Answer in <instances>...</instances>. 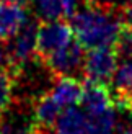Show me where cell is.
I'll return each mask as SVG.
<instances>
[{
    "label": "cell",
    "instance_id": "obj_2",
    "mask_svg": "<svg viewBox=\"0 0 132 134\" xmlns=\"http://www.w3.org/2000/svg\"><path fill=\"white\" fill-rule=\"evenodd\" d=\"M72 39H75V33L72 25L61 21V20H51L38 25V38H36V56L46 59L54 54L56 51L67 46Z\"/></svg>",
    "mask_w": 132,
    "mask_h": 134
},
{
    "label": "cell",
    "instance_id": "obj_4",
    "mask_svg": "<svg viewBox=\"0 0 132 134\" xmlns=\"http://www.w3.org/2000/svg\"><path fill=\"white\" fill-rule=\"evenodd\" d=\"M36 38H38V25L34 21H26L18 35L13 38L11 46L8 49V62L7 67L20 75L25 64L36 54Z\"/></svg>",
    "mask_w": 132,
    "mask_h": 134
},
{
    "label": "cell",
    "instance_id": "obj_6",
    "mask_svg": "<svg viewBox=\"0 0 132 134\" xmlns=\"http://www.w3.org/2000/svg\"><path fill=\"white\" fill-rule=\"evenodd\" d=\"M82 106L87 115H95L114 106L113 102V90H109L108 83L98 82V80L85 79L83 93H82Z\"/></svg>",
    "mask_w": 132,
    "mask_h": 134
},
{
    "label": "cell",
    "instance_id": "obj_13",
    "mask_svg": "<svg viewBox=\"0 0 132 134\" xmlns=\"http://www.w3.org/2000/svg\"><path fill=\"white\" fill-rule=\"evenodd\" d=\"M16 77L18 75L10 67H0V116L8 111L11 106Z\"/></svg>",
    "mask_w": 132,
    "mask_h": 134
},
{
    "label": "cell",
    "instance_id": "obj_15",
    "mask_svg": "<svg viewBox=\"0 0 132 134\" xmlns=\"http://www.w3.org/2000/svg\"><path fill=\"white\" fill-rule=\"evenodd\" d=\"M36 10L44 21L65 18L64 0H36Z\"/></svg>",
    "mask_w": 132,
    "mask_h": 134
},
{
    "label": "cell",
    "instance_id": "obj_16",
    "mask_svg": "<svg viewBox=\"0 0 132 134\" xmlns=\"http://www.w3.org/2000/svg\"><path fill=\"white\" fill-rule=\"evenodd\" d=\"M90 2H96V3H101V5H109V7H114L113 2L116 0H90Z\"/></svg>",
    "mask_w": 132,
    "mask_h": 134
},
{
    "label": "cell",
    "instance_id": "obj_17",
    "mask_svg": "<svg viewBox=\"0 0 132 134\" xmlns=\"http://www.w3.org/2000/svg\"><path fill=\"white\" fill-rule=\"evenodd\" d=\"M124 134H132V128H130V129H129L127 132H124Z\"/></svg>",
    "mask_w": 132,
    "mask_h": 134
},
{
    "label": "cell",
    "instance_id": "obj_19",
    "mask_svg": "<svg viewBox=\"0 0 132 134\" xmlns=\"http://www.w3.org/2000/svg\"><path fill=\"white\" fill-rule=\"evenodd\" d=\"M130 2H132V0H130Z\"/></svg>",
    "mask_w": 132,
    "mask_h": 134
},
{
    "label": "cell",
    "instance_id": "obj_12",
    "mask_svg": "<svg viewBox=\"0 0 132 134\" xmlns=\"http://www.w3.org/2000/svg\"><path fill=\"white\" fill-rule=\"evenodd\" d=\"M0 134H36L33 116L23 113H10V110L0 116Z\"/></svg>",
    "mask_w": 132,
    "mask_h": 134
},
{
    "label": "cell",
    "instance_id": "obj_7",
    "mask_svg": "<svg viewBox=\"0 0 132 134\" xmlns=\"http://www.w3.org/2000/svg\"><path fill=\"white\" fill-rule=\"evenodd\" d=\"M61 108L62 106L51 93H44L34 100L31 116L36 134H49L54 129L57 118L61 116Z\"/></svg>",
    "mask_w": 132,
    "mask_h": 134
},
{
    "label": "cell",
    "instance_id": "obj_8",
    "mask_svg": "<svg viewBox=\"0 0 132 134\" xmlns=\"http://www.w3.org/2000/svg\"><path fill=\"white\" fill-rule=\"evenodd\" d=\"M113 102L121 111L132 113V61H126L113 75Z\"/></svg>",
    "mask_w": 132,
    "mask_h": 134
},
{
    "label": "cell",
    "instance_id": "obj_1",
    "mask_svg": "<svg viewBox=\"0 0 132 134\" xmlns=\"http://www.w3.org/2000/svg\"><path fill=\"white\" fill-rule=\"evenodd\" d=\"M126 26L122 15L116 16L113 7L87 0L85 5L72 16L75 39L83 49L116 48Z\"/></svg>",
    "mask_w": 132,
    "mask_h": 134
},
{
    "label": "cell",
    "instance_id": "obj_3",
    "mask_svg": "<svg viewBox=\"0 0 132 134\" xmlns=\"http://www.w3.org/2000/svg\"><path fill=\"white\" fill-rule=\"evenodd\" d=\"M119 52L116 48H95L90 49L83 61L85 79L98 80V82L109 83L117 69Z\"/></svg>",
    "mask_w": 132,
    "mask_h": 134
},
{
    "label": "cell",
    "instance_id": "obj_14",
    "mask_svg": "<svg viewBox=\"0 0 132 134\" xmlns=\"http://www.w3.org/2000/svg\"><path fill=\"white\" fill-rule=\"evenodd\" d=\"M116 126L114 106L101 113L88 115V134H113Z\"/></svg>",
    "mask_w": 132,
    "mask_h": 134
},
{
    "label": "cell",
    "instance_id": "obj_5",
    "mask_svg": "<svg viewBox=\"0 0 132 134\" xmlns=\"http://www.w3.org/2000/svg\"><path fill=\"white\" fill-rule=\"evenodd\" d=\"M83 61H85L83 59V48L77 39H72L62 49H59L54 54L43 59V62L47 67V70L52 72L54 75H61V77L69 75L74 70H77L83 64Z\"/></svg>",
    "mask_w": 132,
    "mask_h": 134
},
{
    "label": "cell",
    "instance_id": "obj_11",
    "mask_svg": "<svg viewBox=\"0 0 132 134\" xmlns=\"http://www.w3.org/2000/svg\"><path fill=\"white\" fill-rule=\"evenodd\" d=\"M83 93V83L70 75H64L56 82L51 95L57 100V103L62 106H75L82 102Z\"/></svg>",
    "mask_w": 132,
    "mask_h": 134
},
{
    "label": "cell",
    "instance_id": "obj_18",
    "mask_svg": "<svg viewBox=\"0 0 132 134\" xmlns=\"http://www.w3.org/2000/svg\"><path fill=\"white\" fill-rule=\"evenodd\" d=\"M0 62H2V51H0Z\"/></svg>",
    "mask_w": 132,
    "mask_h": 134
},
{
    "label": "cell",
    "instance_id": "obj_9",
    "mask_svg": "<svg viewBox=\"0 0 132 134\" xmlns=\"http://www.w3.org/2000/svg\"><path fill=\"white\" fill-rule=\"evenodd\" d=\"M26 23L25 7L11 3L8 0H0V41L8 43L18 35Z\"/></svg>",
    "mask_w": 132,
    "mask_h": 134
},
{
    "label": "cell",
    "instance_id": "obj_10",
    "mask_svg": "<svg viewBox=\"0 0 132 134\" xmlns=\"http://www.w3.org/2000/svg\"><path fill=\"white\" fill-rule=\"evenodd\" d=\"M56 134H88V115L77 106H67L54 126Z\"/></svg>",
    "mask_w": 132,
    "mask_h": 134
}]
</instances>
